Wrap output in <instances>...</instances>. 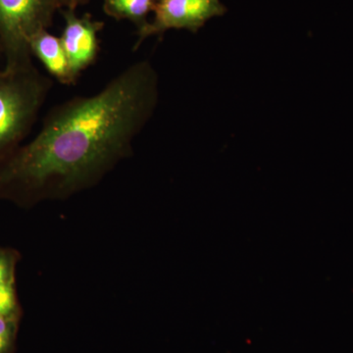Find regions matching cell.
Segmentation results:
<instances>
[{"label":"cell","mask_w":353,"mask_h":353,"mask_svg":"<svg viewBox=\"0 0 353 353\" xmlns=\"http://www.w3.org/2000/svg\"><path fill=\"white\" fill-rule=\"evenodd\" d=\"M29 48L32 57L43 64L51 78L62 85H75L78 80L72 73L61 39L53 36L48 30H43L32 37Z\"/></svg>","instance_id":"6"},{"label":"cell","mask_w":353,"mask_h":353,"mask_svg":"<svg viewBox=\"0 0 353 353\" xmlns=\"http://www.w3.org/2000/svg\"><path fill=\"white\" fill-rule=\"evenodd\" d=\"M157 0H104L103 10L113 19L128 20L138 30L148 24V15L154 11Z\"/></svg>","instance_id":"7"},{"label":"cell","mask_w":353,"mask_h":353,"mask_svg":"<svg viewBox=\"0 0 353 353\" xmlns=\"http://www.w3.org/2000/svg\"><path fill=\"white\" fill-rule=\"evenodd\" d=\"M21 318L0 316V353H14Z\"/></svg>","instance_id":"9"},{"label":"cell","mask_w":353,"mask_h":353,"mask_svg":"<svg viewBox=\"0 0 353 353\" xmlns=\"http://www.w3.org/2000/svg\"><path fill=\"white\" fill-rule=\"evenodd\" d=\"M60 9L59 0H0V51L6 65L34 63L29 41L48 30Z\"/></svg>","instance_id":"3"},{"label":"cell","mask_w":353,"mask_h":353,"mask_svg":"<svg viewBox=\"0 0 353 353\" xmlns=\"http://www.w3.org/2000/svg\"><path fill=\"white\" fill-rule=\"evenodd\" d=\"M157 101V71L145 60L97 94L58 104L32 141L0 161V201L31 208L95 187L131 157Z\"/></svg>","instance_id":"1"},{"label":"cell","mask_w":353,"mask_h":353,"mask_svg":"<svg viewBox=\"0 0 353 353\" xmlns=\"http://www.w3.org/2000/svg\"><path fill=\"white\" fill-rule=\"evenodd\" d=\"M62 13L65 25L60 39L72 73L78 80L81 74L97 61L99 53V34L104 24L92 19L88 14L79 17L73 9H64Z\"/></svg>","instance_id":"5"},{"label":"cell","mask_w":353,"mask_h":353,"mask_svg":"<svg viewBox=\"0 0 353 353\" xmlns=\"http://www.w3.org/2000/svg\"><path fill=\"white\" fill-rule=\"evenodd\" d=\"M90 0H59L60 8L73 9L76 10L78 7L88 3Z\"/></svg>","instance_id":"11"},{"label":"cell","mask_w":353,"mask_h":353,"mask_svg":"<svg viewBox=\"0 0 353 353\" xmlns=\"http://www.w3.org/2000/svg\"><path fill=\"white\" fill-rule=\"evenodd\" d=\"M152 22L138 30L134 50H139L146 39L162 36L171 29L197 32L211 18L226 13L220 0H157Z\"/></svg>","instance_id":"4"},{"label":"cell","mask_w":353,"mask_h":353,"mask_svg":"<svg viewBox=\"0 0 353 353\" xmlns=\"http://www.w3.org/2000/svg\"><path fill=\"white\" fill-rule=\"evenodd\" d=\"M20 253L10 248H0V289L16 285V270Z\"/></svg>","instance_id":"8"},{"label":"cell","mask_w":353,"mask_h":353,"mask_svg":"<svg viewBox=\"0 0 353 353\" xmlns=\"http://www.w3.org/2000/svg\"><path fill=\"white\" fill-rule=\"evenodd\" d=\"M52 85L34 63L0 70V161L23 145Z\"/></svg>","instance_id":"2"},{"label":"cell","mask_w":353,"mask_h":353,"mask_svg":"<svg viewBox=\"0 0 353 353\" xmlns=\"http://www.w3.org/2000/svg\"><path fill=\"white\" fill-rule=\"evenodd\" d=\"M0 316L22 317V308L18 299L16 285L0 289Z\"/></svg>","instance_id":"10"}]
</instances>
